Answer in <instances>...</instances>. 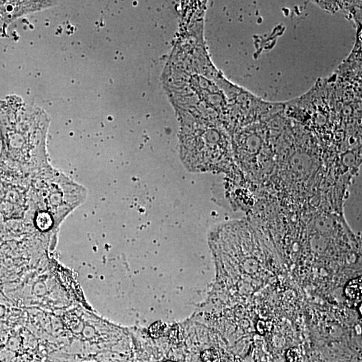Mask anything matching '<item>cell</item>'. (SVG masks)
Listing matches in <instances>:
<instances>
[{
    "label": "cell",
    "mask_w": 362,
    "mask_h": 362,
    "mask_svg": "<svg viewBox=\"0 0 362 362\" xmlns=\"http://www.w3.org/2000/svg\"><path fill=\"white\" fill-rule=\"evenodd\" d=\"M362 293V277L348 282L344 289V295L350 301H361Z\"/></svg>",
    "instance_id": "1"
},
{
    "label": "cell",
    "mask_w": 362,
    "mask_h": 362,
    "mask_svg": "<svg viewBox=\"0 0 362 362\" xmlns=\"http://www.w3.org/2000/svg\"><path fill=\"white\" fill-rule=\"evenodd\" d=\"M201 358L203 362H221V356L218 350L215 348H206L201 352Z\"/></svg>",
    "instance_id": "2"
},
{
    "label": "cell",
    "mask_w": 362,
    "mask_h": 362,
    "mask_svg": "<svg viewBox=\"0 0 362 362\" xmlns=\"http://www.w3.org/2000/svg\"><path fill=\"white\" fill-rule=\"evenodd\" d=\"M287 362H303V357L300 351L296 348H290L286 353Z\"/></svg>",
    "instance_id": "3"
},
{
    "label": "cell",
    "mask_w": 362,
    "mask_h": 362,
    "mask_svg": "<svg viewBox=\"0 0 362 362\" xmlns=\"http://www.w3.org/2000/svg\"><path fill=\"white\" fill-rule=\"evenodd\" d=\"M162 362H180L179 361H178V360H176L175 359H171V358H166V359H164L162 360Z\"/></svg>",
    "instance_id": "4"
},
{
    "label": "cell",
    "mask_w": 362,
    "mask_h": 362,
    "mask_svg": "<svg viewBox=\"0 0 362 362\" xmlns=\"http://www.w3.org/2000/svg\"><path fill=\"white\" fill-rule=\"evenodd\" d=\"M0 362H1V361H0Z\"/></svg>",
    "instance_id": "5"
}]
</instances>
